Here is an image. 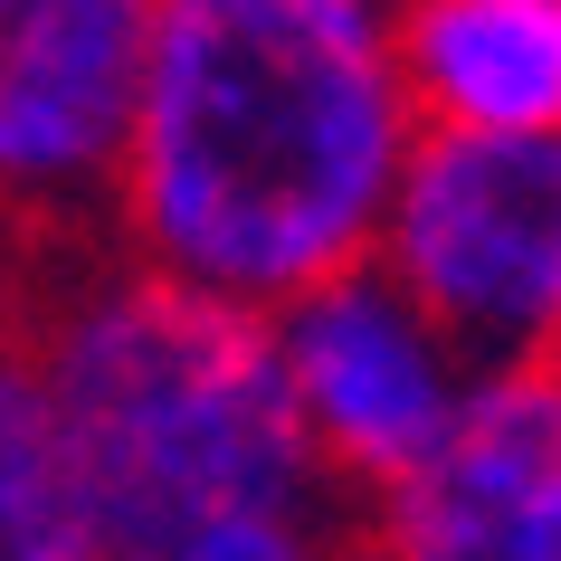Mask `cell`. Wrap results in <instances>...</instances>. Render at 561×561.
<instances>
[{"label":"cell","mask_w":561,"mask_h":561,"mask_svg":"<svg viewBox=\"0 0 561 561\" xmlns=\"http://www.w3.org/2000/svg\"><path fill=\"white\" fill-rule=\"evenodd\" d=\"M419 144L400 0H162L105 248L286 314L381 257Z\"/></svg>","instance_id":"6da1fadb"},{"label":"cell","mask_w":561,"mask_h":561,"mask_svg":"<svg viewBox=\"0 0 561 561\" xmlns=\"http://www.w3.org/2000/svg\"><path fill=\"white\" fill-rule=\"evenodd\" d=\"M10 381L38 400L115 561H144L219 514L343 495L305 438L276 314L191 296L105 238L30 257Z\"/></svg>","instance_id":"7a4b0ae2"},{"label":"cell","mask_w":561,"mask_h":561,"mask_svg":"<svg viewBox=\"0 0 561 561\" xmlns=\"http://www.w3.org/2000/svg\"><path fill=\"white\" fill-rule=\"evenodd\" d=\"M381 266L476 371L561 362V134H428Z\"/></svg>","instance_id":"3957f363"},{"label":"cell","mask_w":561,"mask_h":561,"mask_svg":"<svg viewBox=\"0 0 561 561\" xmlns=\"http://www.w3.org/2000/svg\"><path fill=\"white\" fill-rule=\"evenodd\" d=\"M276 353H286V381H296V410H305V438H314L324 476L362 514L390 504L457 438V419L485 381L381 257L314 286L305 305H286Z\"/></svg>","instance_id":"277c9868"},{"label":"cell","mask_w":561,"mask_h":561,"mask_svg":"<svg viewBox=\"0 0 561 561\" xmlns=\"http://www.w3.org/2000/svg\"><path fill=\"white\" fill-rule=\"evenodd\" d=\"M162 0H0V172L48 248L105 238Z\"/></svg>","instance_id":"5b68a950"},{"label":"cell","mask_w":561,"mask_h":561,"mask_svg":"<svg viewBox=\"0 0 561 561\" xmlns=\"http://www.w3.org/2000/svg\"><path fill=\"white\" fill-rule=\"evenodd\" d=\"M371 561H561V362L476 381L457 438L371 504Z\"/></svg>","instance_id":"8992f818"},{"label":"cell","mask_w":561,"mask_h":561,"mask_svg":"<svg viewBox=\"0 0 561 561\" xmlns=\"http://www.w3.org/2000/svg\"><path fill=\"white\" fill-rule=\"evenodd\" d=\"M428 134H561V0H400Z\"/></svg>","instance_id":"52a82bcc"},{"label":"cell","mask_w":561,"mask_h":561,"mask_svg":"<svg viewBox=\"0 0 561 561\" xmlns=\"http://www.w3.org/2000/svg\"><path fill=\"white\" fill-rule=\"evenodd\" d=\"M0 561H115V542L95 533L48 447L38 400L10 371H0Z\"/></svg>","instance_id":"ba28073f"},{"label":"cell","mask_w":561,"mask_h":561,"mask_svg":"<svg viewBox=\"0 0 561 561\" xmlns=\"http://www.w3.org/2000/svg\"><path fill=\"white\" fill-rule=\"evenodd\" d=\"M144 561H371V514L353 495L257 504V514H219V524L181 533Z\"/></svg>","instance_id":"9c48e42d"}]
</instances>
